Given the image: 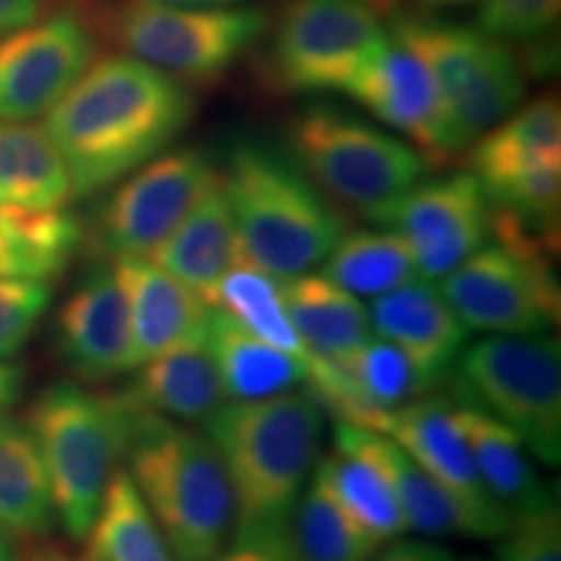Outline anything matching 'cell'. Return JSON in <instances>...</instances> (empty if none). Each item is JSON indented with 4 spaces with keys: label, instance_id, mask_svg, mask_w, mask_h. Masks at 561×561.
<instances>
[{
    "label": "cell",
    "instance_id": "4316f807",
    "mask_svg": "<svg viewBox=\"0 0 561 561\" xmlns=\"http://www.w3.org/2000/svg\"><path fill=\"white\" fill-rule=\"evenodd\" d=\"M83 244L87 229L70 210H32L0 198V278H58Z\"/></svg>",
    "mask_w": 561,
    "mask_h": 561
},
{
    "label": "cell",
    "instance_id": "60d3db41",
    "mask_svg": "<svg viewBox=\"0 0 561 561\" xmlns=\"http://www.w3.org/2000/svg\"><path fill=\"white\" fill-rule=\"evenodd\" d=\"M26 385V367L19 362H0V413H9L19 403Z\"/></svg>",
    "mask_w": 561,
    "mask_h": 561
},
{
    "label": "cell",
    "instance_id": "bcb514c9",
    "mask_svg": "<svg viewBox=\"0 0 561 561\" xmlns=\"http://www.w3.org/2000/svg\"><path fill=\"white\" fill-rule=\"evenodd\" d=\"M471 561H489V559H471Z\"/></svg>",
    "mask_w": 561,
    "mask_h": 561
},
{
    "label": "cell",
    "instance_id": "7402d4cb",
    "mask_svg": "<svg viewBox=\"0 0 561 561\" xmlns=\"http://www.w3.org/2000/svg\"><path fill=\"white\" fill-rule=\"evenodd\" d=\"M149 261L182 280L187 289L201 294L214 307L219 280L237 263H242L240 240H237L234 219H231L219 172L191 208V214L180 221V227L151 252Z\"/></svg>",
    "mask_w": 561,
    "mask_h": 561
},
{
    "label": "cell",
    "instance_id": "3957f363",
    "mask_svg": "<svg viewBox=\"0 0 561 561\" xmlns=\"http://www.w3.org/2000/svg\"><path fill=\"white\" fill-rule=\"evenodd\" d=\"M219 174L242 261L276 280L318 268L346 231L341 210L310 174L265 140H237Z\"/></svg>",
    "mask_w": 561,
    "mask_h": 561
},
{
    "label": "cell",
    "instance_id": "f6af8a7d",
    "mask_svg": "<svg viewBox=\"0 0 561 561\" xmlns=\"http://www.w3.org/2000/svg\"><path fill=\"white\" fill-rule=\"evenodd\" d=\"M426 3H432V5H468V3H476V0H426Z\"/></svg>",
    "mask_w": 561,
    "mask_h": 561
},
{
    "label": "cell",
    "instance_id": "cb8c5ba5",
    "mask_svg": "<svg viewBox=\"0 0 561 561\" xmlns=\"http://www.w3.org/2000/svg\"><path fill=\"white\" fill-rule=\"evenodd\" d=\"M121 396L133 409L182 424H203L227 401L206 335L140 364Z\"/></svg>",
    "mask_w": 561,
    "mask_h": 561
},
{
    "label": "cell",
    "instance_id": "4fadbf2b",
    "mask_svg": "<svg viewBox=\"0 0 561 561\" xmlns=\"http://www.w3.org/2000/svg\"><path fill=\"white\" fill-rule=\"evenodd\" d=\"M216 178L208 153L178 149L146 161L96 210L87 242L100 257H151Z\"/></svg>",
    "mask_w": 561,
    "mask_h": 561
},
{
    "label": "cell",
    "instance_id": "f1b7e54d",
    "mask_svg": "<svg viewBox=\"0 0 561 561\" xmlns=\"http://www.w3.org/2000/svg\"><path fill=\"white\" fill-rule=\"evenodd\" d=\"M0 198L32 210L73 201L66 164L42 128L0 121Z\"/></svg>",
    "mask_w": 561,
    "mask_h": 561
},
{
    "label": "cell",
    "instance_id": "e0dca14e",
    "mask_svg": "<svg viewBox=\"0 0 561 561\" xmlns=\"http://www.w3.org/2000/svg\"><path fill=\"white\" fill-rule=\"evenodd\" d=\"M343 91L367 107L377 121L405 133L432 164L453 159L445 110L432 73L392 34L348 76Z\"/></svg>",
    "mask_w": 561,
    "mask_h": 561
},
{
    "label": "cell",
    "instance_id": "277c9868",
    "mask_svg": "<svg viewBox=\"0 0 561 561\" xmlns=\"http://www.w3.org/2000/svg\"><path fill=\"white\" fill-rule=\"evenodd\" d=\"M125 460L174 561L219 557L234 528V496L208 434L130 405Z\"/></svg>",
    "mask_w": 561,
    "mask_h": 561
},
{
    "label": "cell",
    "instance_id": "5b68a950",
    "mask_svg": "<svg viewBox=\"0 0 561 561\" xmlns=\"http://www.w3.org/2000/svg\"><path fill=\"white\" fill-rule=\"evenodd\" d=\"M50 486L55 517L83 541L121 471L130 437V405L121 392H94L79 382L42 388L26 411Z\"/></svg>",
    "mask_w": 561,
    "mask_h": 561
},
{
    "label": "cell",
    "instance_id": "f35d334b",
    "mask_svg": "<svg viewBox=\"0 0 561 561\" xmlns=\"http://www.w3.org/2000/svg\"><path fill=\"white\" fill-rule=\"evenodd\" d=\"M364 561H458L450 549L442 543L424 541V538H392L377 546Z\"/></svg>",
    "mask_w": 561,
    "mask_h": 561
},
{
    "label": "cell",
    "instance_id": "5bb4252c",
    "mask_svg": "<svg viewBox=\"0 0 561 561\" xmlns=\"http://www.w3.org/2000/svg\"><path fill=\"white\" fill-rule=\"evenodd\" d=\"M401 234L419 278L439 280L491 240L494 206L473 172L416 182L369 216Z\"/></svg>",
    "mask_w": 561,
    "mask_h": 561
},
{
    "label": "cell",
    "instance_id": "484cf974",
    "mask_svg": "<svg viewBox=\"0 0 561 561\" xmlns=\"http://www.w3.org/2000/svg\"><path fill=\"white\" fill-rule=\"evenodd\" d=\"M455 419L471 447L483 486L504 510L520 515L557 500V489L538 476L528 445L515 430L462 401H455Z\"/></svg>",
    "mask_w": 561,
    "mask_h": 561
},
{
    "label": "cell",
    "instance_id": "d6a6232c",
    "mask_svg": "<svg viewBox=\"0 0 561 561\" xmlns=\"http://www.w3.org/2000/svg\"><path fill=\"white\" fill-rule=\"evenodd\" d=\"M214 307L234 314L257 339L286 351L294 359L305 362L307 369H312L314 359L294 331L289 314H286L278 280L268 273L257 271L255 265L244 261L237 263L216 286Z\"/></svg>",
    "mask_w": 561,
    "mask_h": 561
},
{
    "label": "cell",
    "instance_id": "30bf717a",
    "mask_svg": "<svg viewBox=\"0 0 561 561\" xmlns=\"http://www.w3.org/2000/svg\"><path fill=\"white\" fill-rule=\"evenodd\" d=\"M123 55L149 62L182 83H210L268 32L261 9H178L151 0H121L96 21Z\"/></svg>",
    "mask_w": 561,
    "mask_h": 561
},
{
    "label": "cell",
    "instance_id": "ffe728a7",
    "mask_svg": "<svg viewBox=\"0 0 561 561\" xmlns=\"http://www.w3.org/2000/svg\"><path fill=\"white\" fill-rule=\"evenodd\" d=\"M359 426H369V430L390 437L424 471H430L434 479L453 489L455 494H460L462 500L471 502L473 507L512 515L483 486L471 447H468L458 419H455L453 398L434 396V392L432 396L413 398V401L398 405L392 411L371 413Z\"/></svg>",
    "mask_w": 561,
    "mask_h": 561
},
{
    "label": "cell",
    "instance_id": "4dcf8cb0",
    "mask_svg": "<svg viewBox=\"0 0 561 561\" xmlns=\"http://www.w3.org/2000/svg\"><path fill=\"white\" fill-rule=\"evenodd\" d=\"M310 481L339 502L380 546L409 530L390 483L367 458L333 447L331 455L314 462Z\"/></svg>",
    "mask_w": 561,
    "mask_h": 561
},
{
    "label": "cell",
    "instance_id": "52a82bcc",
    "mask_svg": "<svg viewBox=\"0 0 561 561\" xmlns=\"http://www.w3.org/2000/svg\"><path fill=\"white\" fill-rule=\"evenodd\" d=\"M390 19L392 37L432 73L453 157L523 104L525 73L510 45L483 34L479 26L421 13H392Z\"/></svg>",
    "mask_w": 561,
    "mask_h": 561
},
{
    "label": "cell",
    "instance_id": "83f0119b",
    "mask_svg": "<svg viewBox=\"0 0 561 561\" xmlns=\"http://www.w3.org/2000/svg\"><path fill=\"white\" fill-rule=\"evenodd\" d=\"M58 523L30 426L0 413V525L21 541H42Z\"/></svg>",
    "mask_w": 561,
    "mask_h": 561
},
{
    "label": "cell",
    "instance_id": "9a60e30c",
    "mask_svg": "<svg viewBox=\"0 0 561 561\" xmlns=\"http://www.w3.org/2000/svg\"><path fill=\"white\" fill-rule=\"evenodd\" d=\"M96 58V30L62 9L0 39V121L45 115Z\"/></svg>",
    "mask_w": 561,
    "mask_h": 561
},
{
    "label": "cell",
    "instance_id": "44dd1931",
    "mask_svg": "<svg viewBox=\"0 0 561 561\" xmlns=\"http://www.w3.org/2000/svg\"><path fill=\"white\" fill-rule=\"evenodd\" d=\"M128 305L133 369L206 335L210 305L149 257L112 261Z\"/></svg>",
    "mask_w": 561,
    "mask_h": 561
},
{
    "label": "cell",
    "instance_id": "e575fe53",
    "mask_svg": "<svg viewBox=\"0 0 561 561\" xmlns=\"http://www.w3.org/2000/svg\"><path fill=\"white\" fill-rule=\"evenodd\" d=\"M561 0H481L476 26L489 37L517 47L525 66L549 73L557 50H551V32L559 24Z\"/></svg>",
    "mask_w": 561,
    "mask_h": 561
},
{
    "label": "cell",
    "instance_id": "b9f144b4",
    "mask_svg": "<svg viewBox=\"0 0 561 561\" xmlns=\"http://www.w3.org/2000/svg\"><path fill=\"white\" fill-rule=\"evenodd\" d=\"M21 561H83V559H76L73 553L60 549V546L37 543V546H32V549H24V557H21Z\"/></svg>",
    "mask_w": 561,
    "mask_h": 561
},
{
    "label": "cell",
    "instance_id": "7a4b0ae2",
    "mask_svg": "<svg viewBox=\"0 0 561 561\" xmlns=\"http://www.w3.org/2000/svg\"><path fill=\"white\" fill-rule=\"evenodd\" d=\"M203 426L231 483V536L286 528L320 460L325 409L314 392L289 390L261 401L224 403Z\"/></svg>",
    "mask_w": 561,
    "mask_h": 561
},
{
    "label": "cell",
    "instance_id": "ba28073f",
    "mask_svg": "<svg viewBox=\"0 0 561 561\" xmlns=\"http://www.w3.org/2000/svg\"><path fill=\"white\" fill-rule=\"evenodd\" d=\"M289 157L331 198L371 216L424 180L432 161L354 112L307 104L286 125Z\"/></svg>",
    "mask_w": 561,
    "mask_h": 561
},
{
    "label": "cell",
    "instance_id": "7c38bea8",
    "mask_svg": "<svg viewBox=\"0 0 561 561\" xmlns=\"http://www.w3.org/2000/svg\"><path fill=\"white\" fill-rule=\"evenodd\" d=\"M392 0H286L271 45L273 81L286 91H343L380 45Z\"/></svg>",
    "mask_w": 561,
    "mask_h": 561
},
{
    "label": "cell",
    "instance_id": "603a6c76",
    "mask_svg": "<svg viewBox=\"0 0 561 561\" xmlns=\"http://www.w3.org/2000/svg\"><path fill=\"white\" fill-rule=\"evenodd\" d=\"M278 286L286 314L312 359L335 371L348 369L375 335L359 297L314 271L278 280Z\"/></svg>",
    "mask_w": 561,
    "mask_h": 561
},
{
    "label": "cell",
    "instance_id": "8fae6325",
    "mask_svg": "<svg viewBox=\"0 0 561 561\" xmlns=\"http://www.w3.org/2000/svg\"><path fill=\"white\" fill-rule=\"evenodd\" d=\"M471 172L491 206L536 231L559 229L561 107L553 94L520 104L473 140Z\"/></svg>",
    "mask_w": 561,
    "mask_h": 561
},
{
    "label": "cell",
    "instance_id": "2e32d148",
    "mask_svg": "<svg viewBox=\"0 0 561 561\" xmlns=\"http://www.w3.org/2000/svg\"><path fill=\"white\" fill-rule=\"evenodd\" d=\"M333 442L335 450L359 455L380 468L401 504L409 530H416L421 536L500 538L512 525V515L473 507L471 502L434 479L430 471H424L403 447L369 426L339 421Z\"/></svg>",
    "mask_w": 561,
    "mask_h": 561
},
{
    "label": "cell",
    "instance_id": "d6986e66",
    "mask_svg": "<svg viewBox=\"0 0 561 561\" xmlns=\"http://www.w3.org/2000/svg\"><path fill=\"white\" fill-rule=\"evenodd\" d=\"M367 312L371 333L392 343L411 364L419 396H432L453 382L471 331L462 325L434 280L413 278L375 297Z\"/></svg>",
    "mask_w": 561,
    "mask_h": 561
},
{
    "label": "cell",
    "instance_id": "1f68e13d",
    "mask_svg": "<svg viewBox=\"0 0 561 561\" xmlns=\"http://www.w3.org/2000/svg\"><path fill=\"white\" fill-rule=\"evenodd\" d=\"M322 276L354 297H382L419 278L409 242L392 229L343 231L331 255L322 263Z\"/></svg>",
    "mask_w": 561,
    "mask_h": 561
},
{
    "label": "cell",
    "instance_id": "9c48e42d",
    "mask_svg": "<svg viewBox=\"0 0 561 561\" xmlns=\"http://www.w3.org/2000/svg\"><path fill=\"white\" fill-rule=\"evenodd\" d=\"M453 398L520 434L543 466L561 460V346L549 333L489 335L468 343L453 375Z\"/></svg>",
    "mask_w": 561,
    "mask_h": 561
},
{
    "label": "cell",
    "instance_id": "7bdbcfd3",
    "mask_svg": "<svg viewBox=\"0 0 561 561\" xmlns=\"http://www.w3.org/2000/svg\"><path fill=\"white\" fill-rule=\"evenodd\" d=\"M24 557V541L0 525V561H21Z\"/></svg>",
    "mask_w": 561,
    "mask_h": 561
},
{
    "label": "cell",
    "instance_id": "836d02e7",
    "mask_svg": "<svg viewBox=\"0 0 561 561\" xmlns=\"http://www.w3.org/2000/svg\"><path fill=\"white\" fill-rule=\"evenodd\" d=\"M286 538L299 561H364L380 546L312 481L294 504Z\"/></svg>",
    "mask_w": 561,
    "mask_h": 561
},
{
    "label": "cell",
    "instance_id": "ac0fdd59",
    "mask_svg": "<svg viewBox=\"0 0 561 561\" xmlns=\"http://www.w3.org/2000/svg\"><path fill=\"white\" fill-rule=\"evenodd\" d=\"M53 346L62 367L83 382H107L133 371L128 305L110 263L83 273L62 301Z\"/></svg>",
    "mask_w": 561,
    "mask_h": 561
},
{
    "label": "cell",
    "instance_id": "d4e9b609",
    "mask_svg": "<svg viewBox=\"0 0 561 561\" xmlns=\"http://www.w3.org/2000/svg\"><path fill=\"white\" fill-rule=\"evenodd\" d=\"M206 343L219 369L224 398L231 403L261 401L297 390V385L310 377L305 362L257 339L221 307H210Z\"/></svg>",
    "mask_w": 561,
    "mask_h": 561
},
{
    "label": "cell",
    "instance_id": "6da1fadb",
    "mask_svg": "<svg viewBox=\"0 0 561 561\" xmlns=\"http://www.w3.org/2000/svg\"><path fill=\"white\" fill-rule=\"evenodd\" d=\"M195 94L130 55H104L50 110L42 130L66 164L73 198H91L157 159L195 117Z\"/></svg>",
    "mask_w": 561,
    "mask_h": 561
},
{
    "label": "cell",
    "instance_id": "ab89813d",
    "mask_svg": "<svg viewBox=\"0 0 561 561\" xmlns=\"http://www.w3.org/2000/svg\"><path fill=\"white\" fill-rule=\"evenodd\" d=\"M45 0H0V39L39 19Z\"/></svg>",
    "mask_w": 561,
    "mask_h": 561
},
{
    "label": "cell",
    "instance_id": "d590c367",
    "mask_svg": "<svg viewBox=\"0 0 561 561\" xmlns=\"http://www.w3.org/2000/svg\"><path fill=\"white\" fill-rule=\"evenodd\" d=\"M53 284L39 278H0V362L13 359L45 320Z\"/></svg>",
    "mask_w": 561,
    "mask_h": 561
},
{
    "label": "cell",
    "instance_id": "ee69618b",
    "mask_svg": "<svg viewBox=\"0 0 561 561\" xmlns=\"http://www.w3.org/2000/svg\"><path fill=\"white\" fill-rule=\"evenodd\" d=\"M161 5H178V9H221V5H234L240 0H151Z\"/></svg>",
    "mask_w": 561,
    "mask_h": 561
},
{
    "label": "cell",
    "instance_id": "f546056e",
    "mask_svg": "<svg viewBox=\"0 0 561 561\" xmlns=\"http://www.w3.org/2000/svg\"><path fill=\"white\" fill-rule=\"evenodd\" d=\"M83 541V561H174L128 471L110 481Z\"/></svg>",
    "mask_w": 561,
    "mask_h": 561
},
{
    "label": "cell",
    "instance_id": "74e56055",
    "mask_svg": "<svg viewBox=\"0 0 561 561\" xmlns=\"http://www.w3.org/2000/svg\"><path fill=\"white\" fill-rule=\"evenodd\" d=\"M214 561H299L294 553L286 528L244 533V536H231L229 543Z\"/></svg>",
    "mask_w": 561,
    "mask_h": 561
},
{
    "label": "cell",
    "instance_id": "8d00e7d4",
    "mask_svg": "<svg viewBox=\"0 0 561 561\" xmlns=\"http://www.w3.org/2000/svg\"><path fill=\"white\" fill-rule=\"evenodd\" d=\"M496 546V561H561L559 502L512 515V525Z\"/></svg>",
    "mask_w": 561,
    "mask_h": 561
},
{
    "label": "cell",
    "instance_id": "8992f818",
    "mask_svg": "<svg viewBox=\"0 0 561 561\" xmlns=\"http://www.w3.org/2000/svg\"><path fill=\"white\" fill-rule=\"evenodd\" d=\"M491 240L439 278V291L468 331L489 335L551 333L561 318L557 244L494 208Z\"/></svg>",
    "mask_w": 561,
    "mask_h": 561
}]
</instances>
